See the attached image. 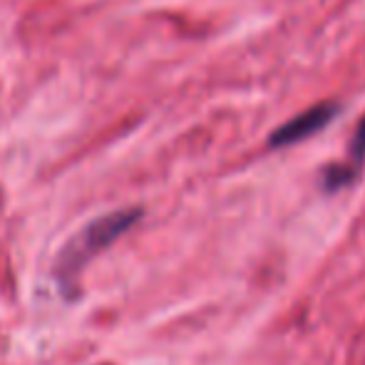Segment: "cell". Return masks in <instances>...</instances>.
I'll return each instance as SVG.
<instances>
[{
  "label": "cell",
  "mask_w": 365,
  "mask_h": 365,
  "mask_svg": "<svg viewBox=\"0 0 365 365\" xmlns=\"http://www.w3.org/2000/svg\"><path fill=\"white\" fill-rule=\"evenodd\" d=\"M338 115V105L336 102H321V105L311 107V110L301 112L298 117H293L286 125H281L274 135L269 137V145L274 149L281 147H291L298 142L308 140V137L318 135L323 127H328Z\"/></svg>",
  "instance_id": "cell-2"
},
{
  "label": "cell",
  "mask_w": 365,
  "mask_h": 365,
  "mask_svg": "<svg viewBox=\"0 0 365 365\" xmlns=\"http://www.w3.org/2000/svg\"><path fill=\"white\" fill-rule=\"evenodd\" d=\"M363 162H365V117L361 120V125H358V130H356V137H353V142H351V164H346V167L351 169L353 174H358Z\"/></svg>",
  "instance_id": "cell-3"
},
{
  "label": "cell",
  "mask_w": 365,
  "mask_h": 365,
  "mask_svg": "<svg viewBox=\"0 0 365 365\" xmlns=\"http://www.w3.org/2000/svg\"><path fill=\"white\" fill-rule=\"evenodd\" d=\"M142 209H117L102 217L87 221L80 231L68 239V244L58 251L53 264V279L65 298L80 296V276L95 256L107 251L122 234L132 229L142 219Z\"/></svg>",
  "instance_id": "cell-1"
}]
</instances>
